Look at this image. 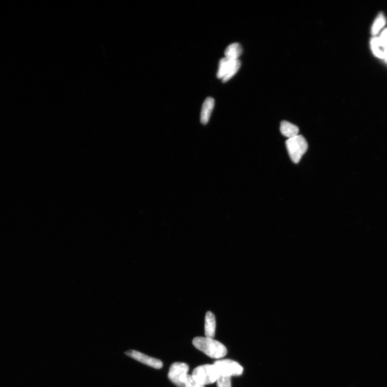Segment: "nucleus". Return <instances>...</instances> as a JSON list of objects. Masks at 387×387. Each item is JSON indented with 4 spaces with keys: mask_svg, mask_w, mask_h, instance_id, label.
Returning <instances> with one entry per match:
<instances>
[{
    "mask_svg": "<svg viewBox=\"0 0 387 387\" xmlns=\"http://www.w3.org/2000/svg\"><path fill=\"white\" fill-rule=\"evenodd\" d=\"M242 53V48L238 43L229 45L225 50L226 58L230 60H237Z\"/></svg>",
    "mask_w": 387,
    "mask_h": 387,
    "instance_id": "10",
    "label": "nucleus"
},
{
    "mask_svg": "<svg viewBox=\"0 0 387 387\" xmlns=\"http://www.w3.org/2000/svg\"><path fill=\"white\" fill-rule=\"evenodd\" d=\"M196 348L212 358L219 359L227 355L226 347L219 341L212 338L198 337L193 340Z\"/></svg>",
    "mask_w": 387,
    "mask_h": 387,
    "instance_id": "1",
    "label": "nucleus"
},
{
    "mask_svg": "<svg viewBox=\"0 0 387 387\" xmlns=\"http://www.w3.org/2000/svg\"><path fill=\"white\" fill-rule=\"evenodd\" d=\"M286 146L292 161L298 163L308 150V143L304 137L298 135L286 141Z\"/></svg>",
    "mask_w": 387,
    "mask_h": 387,
    "instance_id": "3",
    "label": "nucleus"
},
{
    "mask_svg": "<svg viewBox=\"0 0 387 387\" xmlns=\"http://www.w3.org/2000/svg\"><path fill=\"white\" fill-rule=\"evenodd\" d=\"M189 366L183 363H174L170 367L168 377L174 385L178 387H185V384L181 382L183 376L187 375Z\"/></svg>",
    "mask_w": 387,
    "mask_h": 387,
    "instance_id": "5",
    "label": "nucleus"
},
{
    "mask_svg": "<svg viewBox=\"0 0 387 387\" xmlns=\"http://www.w3.org/2000/svg\"><path fill=\"white\" fill-rule=\"evenodd\" d=\"M181 382L185 384V387H205L204 385L195 382L191 375L183 376Z\"/></svg>",
    "mask_w": 387,
    "mask_h": 387,
    "instance_id": "15",
    "label": "nucleus"
},
{
    "mask_svg": "<svg viewBox=\"0 0 387 387\" xmlns=\"http://www.w3.org/2000/svg\"><path fill=\"white\" fill-rule=\"evenodd\" d=\"M217 368L219 375L224 377L239 376L243 372V368L235 361L225 359L217 360L214 364Z\"/></svg>",
    "mask_w": 387,
    "mask_h": 387,
    "instance_id": "4",
    "label": "nucleus"
},
{
    "mask_svg": "<svg viewBox=\"0 0 387 387\" xmlns=\"http://www.w3.org/2000/svg\"><path fill=\"white\" fill-rule=\"evenodd\" d=\"M371 50L374 55L380 59H384L385 48L380 41L379 37H375L371 41Z\"/></svg>",
    "mask_w": 387,
    "mask_h": 387,
    "instance_id": "11",
    "label": "nucleus"
},
{
    "mask_svg": "<svg viewBox=\"0 0 387 387\" xmlns=\"http://www.w3.org/2000/svg\"><path fill=\"white\" fill-rule=\"evenodd\" d=\"M192 376L195 382L205 386L217 382L219 373L214 365L207 364L197 367Z\"/></svg>",
    "mask_w": 387,
    "mask_h": 387,
    "instance_id": "2",
    "label": "nucleus"
},
{
    "mask_svg": "<svg viewBox=\"0 0 387 387\" xmlns=\"http://www.w3.org/2000/svg\"><path fill=\"white\" fill-rule=\"evenodd\" d=\"M241 63L239 60H234L232 62L226 76L222 78L223 82H226L232 78L238 71L240 68Z\"/></svg>",
    "mask_w": 387,
    "mask_h": 387,
    "instance_id": "14",
    "label": "nucleus"
},
{
    "mask_svg": "<svg viewBox=\"0 0 387 387\" xmlns=\"http://www.w3.org/2000/svg\"><path fill=\"white\" fill-rule=\"evenodd\" d=\"M380 42L385 48H387V29H385L379 37Z\"/></svg>",
    "mask_w": 387,
    "mask_h": 387,
    "instance_id": "17",
    "label": "nucleus"
},
{
    "mask_svg": "<svg viewBox=\"0 0 387 387\" xmlns=\"http://www.w3.org/2000/svg\"><path fill=\"white\" fill-rule=\"evenodd\" d=\"M233 61L228 60L226 57L221 59L220 61L219 68L217 74L218 78L222 79L226 76Z\"/></svg>",
    "mask_w": 387,
    "mask_h": 387,
    "instance_id": "13",
    "label": "nucleus"
},
{
    "mask_svg": "<svg viewBox=\"0 0 387 387\" xmlns=\"http://www.w3.org/2000/svg\"><path fill=\"white\" fill-rule=\"evenodd\" d=\"M214 106L215 100L211 97H207L203 102L200 116V121L203 125H206L208 123Z\"/></svg>",
    "mask_w": 387,
    "mask_h": 387,
    "instance_id": "7",
    "label": "nucleus"
},
{
    "mask_svg": "<svg viewBox=\"0 0 387 387\" xmlns=\"http://www.w3.org/2000/svg\"><path fill=\"white\" fill-rule=\"evenodd\" d=\"M216 319L214 313L208 311L205 318V335L207 338L213 339L215 336Z\"/></svg>",
    "mask_w": 387,
    "mask_h": 387,
    "instance_id": "8",
    "label": "nucleus"
},
{
    "mask_svg": "<svg viewBox=\"0 0 387 387\" xmlns=\"http://www.w3.org/2000/svg\"><path fill=\"white\" fill-rule=\"evenodd\" d=\"M125 354L127 356L138 361V362L152 367L155 369H161L163 366L161 360L149 357L139 351L131 350L127 351Z\"/></svg>",
    "mask_w": 387,
    "mask_h": 387,
    "instance_id": "6",
    "label": "nucleus"
},
{
    "mask_svg": "<svg viewBox=\"0 0 387 387\" xmlns=\"http://www.w3.org/2000/svg\"><path fill=\"white\" fill-rule=\"evenodd\" d=\"M386 19L383 13H380L374 22L372 29L371 34L373 36H376L386 25Z\"/></svg>",
    "mask_w": 387,
    "mask_h": 387,
    "instance_id": "12",
    "label": "nucleus"
},
{
    "mask_svg": "<svg viewBox=\"0 0 387 387\" xmlns=\"http://www.w3.org/2000/svg\"><path fill=\"white\" fill-rule=\"evenodd\" d=\"M218 387H232L231 377L219 375L217 380Z\"/></svg>",
    "mask_w": 387,
    "mask_h": 387,
    "instance_id": "16",
    "label": "nucleus"
},
{
    "mask_svg": "<svg viewBox=\"0 0 387 387\" xmlns=\"http://www.w3.org/2000/svg\"><path fill=\"white\" fill-rule=\"evenodd\" d=\"M280 131L282 135L290 139L298 135L299 129L294 124L283 121L281 123Z\"/></svg>",
    "mask_w": 387,
    "mask_h": 387,
    "instance_id": "9",
    "label": "nucleus"
}]
</instances>
